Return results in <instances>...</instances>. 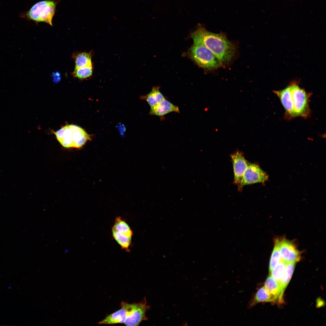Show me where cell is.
Masks as SVG:
<instances>
[{"label": "cell", "instance_id": "obj_1", "mask_svg": "<svg viewBox=\"0 0 326 326\" xmlns=\"http://www.w3.org/2000/svg\"><path fill=\"white\" fill-rule=\"evenodd\" d=\"M193 44L204 46L216 56L221 65L230 62L235 53L234 45L223 34L210 32L200 27L190 35Z\"/></svg>", "mask_w": 326, "mask_h": 326}, {"label": "cell", "instance_id": "obj_2", "mask_svg": "<svg viewBox=\"0 0 326 326\" xmlns=\"http://www.w3.org/2000/svg\"><path fill=\"white\" fill-rule=\"evenodd\" d=\"M61 0H45L34 4L20 16L36 23L43 22L53 26L52 20L55 14L57 4Z\"/></svg>", "mask_w": 326, "mask_h": 326}, {"label": "cell", "instance_id": "obj_3", "mask_svg": "<svg viewBox=\"0 0 326 326\" xmlns=\"http://www.w3.org/2000/svg\"><path fill=\"white\" fill-rule=\"evenodd\" d=\"M55 134L59 142L66 148H80L90 139L89 135L83 129L73 125H66Z\"/></svg>", "mask_w": 326, "mask_h": 326}, {"label": "cell", "instance_id": "obj_4", "mask_svg": "<svg viewBox=\"0 0 326 326\" xmlns=\"http://www.w3.org/2000/svg\"><path fill=\"white\" fill-rule=\"evenodd\" d=\"M289 85L290 89L294 117H308L310 113L308 104L310 94L301 88L297 82H292Z\"/></svg>", "mask_w": 326, "mask_h": 326}, {"label": "cell", "instance_id": "obj_5", "mask_svg": "<svg viewBox=\"0 0 326 326\" xmlns=\"http://www.w3.org/2000/svg\"><path fill=\"white\" fill-rule=\"evenodd\" d=\"M189 53L191 58L203 68L214 69L222 65L214 54L204 46L193 44L190 49Z\"/></svg>", "mask_w": 326, "mask_h": 326}, {"label": "cell", "instance_id": "obj_6", "mask_svg": "<svg viewBox=\"0 0 326 326\" xmlns=\"http://www.w3.org/2000/svg\"><path fill=\"white\" fill-rule=\"evenodd\" d=\"M121 306L124 307L126 311V318L124 323L126 325L138 326L142 321L148 320L145 313L150 307L147 304L145 297L137 303L129 304L122 301Z\"/></svg>", "mask_w": 326, "mask_h": 326}, {"label": "cell", "instance_id": "obj_7", "mask_svg": "<svg viewBox=\"0 0 326 326\" xmlns=\"http://www.w3.org/2000/svg\"><path fill=\"white\" fill-rule=\"evenodd\" d=\"M268 178L267 174L257 164L249 163L238 186V190L241 191L243 187L247 185L258 183H264Z\"/></svg>", "mask_w": 326, "mask_h": 326}, {"label": "cell", "instance_id": "obj_8", "mask_svg": "<svg viewBox=\"0 0 326 326\" xmlns=\"http://www.w3.org/2000/svg\"><path fill=\"white\" fill-rule=\"evenodd\" d=\"M230 157L234 174L233 183L238 186L249 162L245 158L243 153L238 150L231 154Z\"/></svg>", "mask_w": 326, "mask_h": 326}, {"label": "cell", "instance_id": "obj_9", "mask_svg": "<svg viewBox=\"0 0 326 326\" xmlns=\"http://www.w3.org/2000/svg\"><path fill=\"white\" fill-rule=\"evenodd\" d=\"M280 251L282 260L286 263H296L301 259L300 252L295 244L286 239L280 241Z\"/></svg>", "mask_w": 326, "mask_h": 326}, {"label": "cell", "instance_id": "obj_10", "mask_svg": "<svg viewBox=\"0 0 326 326\" xmlns=\"http://www.w3.org/2000/svg\"><path fill=\"white\" fill-rule=\"evenodd\" d=\"M274 92L280 99L285 109L286 117L288 118L294 117L290 89L289 85L282 90L274 91Z\"/></svg>", "mask_w": 326, "mask_h": 326}, {"label": "cell", "instance_id": "obj_11", "mask_svg": "<svg viewBox=\"0 0 326 326\" xmlns=\"http://www.w3.org/2000/svg\"><path fill=\"white\" fill-rule=\"evenodd\" d=\"M172 112L179 113L178 107L165 99L155 105L151 107L150 113L158 116H163Z\"/></svg>", "mask_w": 326, "mask_h": 326}, {"label": "cell", "instance_id": "obj_12", "mask_svg": "<svg viewBox=\"0 0 326 326\" xmlns=\"http://www.w3.org/2000/svg\"><path fill=\"white\" fill-rule=\"evenodd\" d=\"M264 287L275 301H278L280 303L282 302L283 295L281 293L280 283L275 280L270 275L266 279Z\"/></svg>", "mask_w": 326, "mask_h": 326}, {"label": "cell", "instance_id": "obj_13", "mask_svg": "<svg viewBox=\"0 0 326 326\" xmlns=\"http://www.w3.org/2000/svg\"><path fill=\"white\" fill-rule=\"evenodd\" d=\"M121 306L119 310L107 316L104 319L99 322L100 324H113L124 323L126 318V311L124 307Z\"/></svg>", "mask_w": 326, "mask_h": 326}, {"label": "cell", "instance_id": "obj_14", "mask_svg": "<svg viewBox=\"0 0 326 326\" xmlns=\"http://www.w3.org/2000/svg\"><path fill=\"white\" fill-rule=\"evenodd\" d=\"M275 302L274 298L264 286L260 288L254 295L250 302L249 307H252L260 302Z\"/></svg>", "mask_w": 326, "mask_h": 326}, {"label": "cell", "instance_id": "obj_15", "mask_svg": "<svg viewBox=\"0 0 326 326\" xmlns=\"http://www.w3.org/2000/svg\"><path fill=\"white\" fill-rule=\"evenodd\" d=\"M143 97L151 107L155 105L165 99L158 87H154L149 94Z\"/></svg>", "mask_w": 326, "mask_h": 326}, {"label": "cell", "instance_id": "obj_16", "mask_svg": "<svg viewBox=\"0 0 326 326\" xmlns=\"http://www.w3.org/2000/svg\"><path fill=\"white\" fill-rule=\"evenodd\" d=\"M112 230L114 238L122 248L125 250L126 251H129V248L131 244L132 237L120 233L113 228Z\"/></svg>", "mask_w": 326, "mask_h": 326}, {"label": "cell", "instance_id": "obj_17", "mask_svg": "<svg viewBox=\"0 0 326 326\" xmlns=\"http://www.w3.org/2000/svg\"><path fill=\"white\" fill-rule=\"evenodd\" d=\"M280 242L279 239H276L269 265V270L270 273L282 260L280 251Z\"/></svg>", "mask_w": 326, "mask_h": 326}, {"label": "cell", "instance_id": "obj_18", "mask_svg": "<svg viewBox=\"0 0 326 326\" xmlns=\"http://www.w3.org/2000/svg\"><path fill=\"white\" fill-rule=\"evenodd\" d=\"M117 231L126 235L132 237L133 232L127 223L120 217L116 218L112 227Z\"/></svg>", "mask_w": 326, "mask_h": 326}, {"label": "cell", "instance_id": "obj_19", "mask_svg": "<svg viewBox=\"0 0 326 326\" xmlns=\"http://www.w3.org/2000/svg\"><path fill=\"white\" fill-rule=\"evenodd\" d=\"M296 263L293 262L287 263L285 273L280 282L281 292L283 295L291 278Z\"/></svg>", "mask_w": 326, "mask_h": 326}, {"label": "cell", "instance_id": "obj_20", "mask_svg": "<svg viewBox=\"0 0 326 326\" xmlns=\"http://www.w3.org/2000/svg\"><path fill=\"white\" fill-rule=\"evenodd\" d=\"M75 61V68H80L92 66L91 55L88 53H82L73 56Z\"/></svg>", "mask_w": 326, "mask_h": 326}, {"label": "cell", "instance_id": "obj_21", "mask_svg": "<svg viewBox=\"0 0 326 326\" xmlns=\"http://www.w3.org/2000/svg\"><path fill=\"white\" fill-rule=\"evenodd\" d=\"M287 263L281 260L270 272L271 276L280 283L286 271Z\"/></svg>", "mask_w": 326, "mask_h": 326}, {"label": "cell", "instance_id": "obj_22", "mask_svg": "<svg viewBox=\"0 0 326 326\" xmlns=\"http://www.w3.org/2000/svg\"><path fill=\"white\" fill-rule=\"evenodd\" d=\"M92 73V66L75 68L72 75L75 77L82 79L91 76Z\"/></svg>", "mask_w": 326, "mask_h": 326}]
</instances>
